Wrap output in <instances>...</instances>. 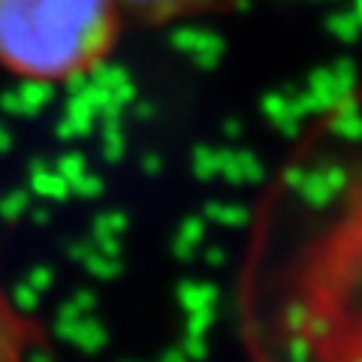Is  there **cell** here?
Returning <instances> with one entry per match:
<instances>
[{
	"label": "cell",
	"instance_id": "obj_1",
	"mask_svg": "<svg viewBox=\"0 0 362 362\" xmlns=\"http://www.w3.org/2000/svg\"><path fill=\"white\" fill-rule=\"evenodd\" d=\"M121 21V0H0V70L73 82L112 54Z\"/></svg>",
	"mask_w": 362,
	"mask_h": 362
},
{
	"label": "cell",
	"instance_id": "obj_2",
	"mask_svg": "<svg viewBox=\"0 0 362 362\" xmlns=\"http://www.w3.org/2000/svg\"><path fill=\"white\" fill-rule=\"evenodd\" d=\"M230 4H235V0H121L124 16L148 21V25H160V21H173V18L214 13V9H223Z\"/></svg>",
	"mask_w": 362,
	"mask_h": 362
}]
</instances>
